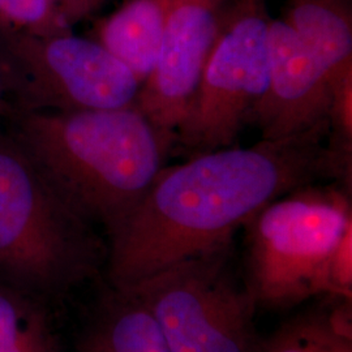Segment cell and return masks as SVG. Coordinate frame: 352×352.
<instances>
[{
  "label": "cell",
  "instance_id": "obj_10",
  "mask_svg": "<svg viewBox=\"0 0 352 352\" xmlns=\"http://www.w3.org/2000/svg\"><path fill=\"white\" fill-rule=\"evenodd\" d=\"M76 352H170L149 309L128 289L104 296L76 344Z\"/></svg>",
  "mask_w": 352,
  "mask_h": 352
},
{
  "label": "cell",
  "instance_id": "obj_15",
  "mask_svg": "<svg viewBox=\"0 0 352 352\" xmlns=\"http://www.w3.org/2000/svg\"><path fill=\"white\" fill-rule=\"evenodd\" d=\"M0 352H59L42 311L25 327L0 340Z\"/></svg>",
  "mask_w": 352,
  "mask_h": 352
},
{
  "label": "cell",
  "instance_id": "obj_1",
  "mask_svg": "<svg viewBox=\"0 0 352 352\" xmlns=\"http://www.w3.org/2000/svg\"><path fill=\"white\" fill-rule=\"evenodd\" d=\"M329 122L289 139L223 148L164 168L110 235L109 277L126 289L171 265L232 244L264 206L330 179Z\"/></svg>",
  "mask_w": 352,
  "mask_h": 352
},
{
  "label": "cell",
  "instance_id": "obj_18",
  "mask_svg": "<svg viewBox=\"0 0 352 352\" xmlns=\"http://www.w3.org/2000/svg\"><path fill=\"white\" fill-rule=\"evenodd\" d=\"M7 94H10V84H8L7 71H6V65L3 60V52L0 47V111L6 106V96Z\"/></svg>",
  "mask_w": 352,
  "mask_h": 352
},
{
  "label": "cell",
  "instance_id": "obj_14",
  "mask_svg": "<svg viewBox=\"0 0 352 352\" xmlns=\"http://www.w3.org/2000/svg\"><path fill=\"white\" fill-rule=\"evenodd\" d=\"M71 32L58 0H0V34L49 37Z\"/></svg>",
  "mask_w": 352,
  "mask_h": 352
},
{
  "label": "cell",
  "instance_id": "obj_3",
  "mask_svg": "<svg viewBox=\"0 0 352 352\" xmlns=\"http://www.w3.org/2000/svg\"><path fill=\"white\" fill-rule=\"evenodd\" d=\"M93 225L64 200L12 136H0V279L56 295L94 269Z\"/></svg>",
  "mask_w": 352,
  "mask_h": 352
},
{
  "label": "cell",
  "instance_id": "obj_16",
  "mask_svg": "<svg viewBox=\"0 0 352 352\" xmlns=\"http://www.w3.org/2000/svg\"><path fill=\"white\" fill-rule=\"evenodd\" d=\"M325 294L340 300L352 298V227L343 235L327 267Z\"/></svg>",
  "mask_w": 352,
  "mask_h": 352
},
{
  "label": "cell",
  "instance_id": "obj_4",
  "mask_svg": "<svg viewBox=\"0 0 352 352\" xmlns=\"http://www.w3.org/2000/svg\"><path fill=\"white\" fill-rule=\"evenodd\" d=\"M248 227L247 289L266 308L325 294L327 267L352 227L350 190L307 184L267 204Z\"/></svg>",
  "mask_w": 352,
  "mask_h": 352
},
{
  "label": "cell",
  "instance_id": "obj_8",
  "mask_svg": "<svg viewBox=\"0 0 352 352\" xmlns=\"http://www.w3.org/2000/svg\"><path fill=\"white\" fill-rule=\"evenodd\" d=\"M235 0H166L158 62L135 106L164 131L175 132L205 62Z\"/></svg>",
  "mask_w": 352,
  "mask_h": 352
},
{
  "label": "cell",
  "instance_id": "obj_9",
  "mask_svg": "<svg viewBox=\"0 0 352 352\" xmlns=\"http://www.w3.org/2000/svg\"><path fill=\"white\" fill-rule=\"evenodd\" d=\"M330 76L302 39L280 20L269 24L264 93L248 116L261 140L289 139L327 122Z\"/></svg>",
  "mask_w": 352,
  "mask_h": 352
},
{
  "label": "cell",
  "instance_id": "obj_12",
  "mask_svg": "<svg viewBox=\"0 0 352 352\" xmlns=\"http://www.w3.org/2000/svg\"><path fill=\"white\" fill-rule=\"evenodd\" d=\"M282 20L324 65L329 76L351 65L350 0H287Z\"/></svg>",
  "mask_w": 352,
  "mask_h": 352
},
{
  "label": "cell",
  "instance_id": "obj_2",
  "mask_svg": "<svg viewBox=\"0 0 352 352\" xmlns=\"http://www.w3.org/2000/svg\"><path fill=\"white\" fill-rule=\"evenodd\" d=\"M14 141L77 213L113 235L175 151V132L133 104L103 111L17 110Z\"/></svg>",
  "mask_w": 352,
  "mask_h": 352
},
{
  "label": "cell",
  "instance_id": "obj_5",
  "mask_svg": "<svg viewBox=\"0 0 352 352\" xmlns=\"http://www.w3.org/2000/svg\"><path fill=\"white\" fill-rule=\"evenodd\" d=\"M231 245L171 265L126 289L149 309L170 352H261L253 322L256 302L232 274Z\"/></svg>",
  "mask_w": 352,
  "mask_h": 352
},
{
  "label": "cell",
  "instance_id": "obj_11",
  "mask_svg": "<svg viewBox=\"0 0 352 352\" xmlns=\"http://www.w3.org/2000/svg\"><path fill=\"white\" fill-rule=\"evenodd\" d=\"M166 0H126L97 26L102 46L144 84L158 62Z\"/></svg>",
  "mask_w": 352,
  "mask_h": 352
},
{
  "label": "cell",
  "instance_id": "obj_6",
  "mask_svg": "<svg viewBox=\"0 0 352 352\" xmlns=\"http://www.w3.org/2000/svg\"><path fill=\"white\" fill-rule=\"evenodd\" d=\"M270 17L265 0H235L175 131V149L197 155L230 148L264 93Z\"/></svg>",
  "mask_w": 352,
  "mask_h": 352
},
{
  "label": "cell",
  "instance_id": "obj_17",
  "mask_svg": "<svg viewBox=\"0 0 352 352\" xmlns=\"http://www.w3.org/2000/svg\"><path fill=\"white\" fill-rule=\"evenodd\" d=\"M67 21L74 26L101 10L104 0H58Z\"/></svg>",
  "mask_w": 352,
  "mask_h": 352
},
{
  "label": "cell",
  "instance_id": "obj_13",
  "mask_svg": "<svg viewBox=\"0 0 352 352\" xmlns=\"http://www.w3.org/2000/svg\"><path fill=\"white\" fill-rule=\"evenodd\" d=\"M350 304L295 317L263 342L261 352H352Z\"/></svg>",
  "mask_w": 352,
  "mask_h": 352
},
{
  "label": "cell",
  "instance_id": "obj_7",
  "mask_svg": "<svg viewBox=\"0 0 352 352\" xmlns=\"http://www.w3.org/2000/svg\"><path fill=\"white\" fill-rule=\"evenodd\" d=\"M0 47L19 110H119L133 106L142 87L98 41L74 32L0 34Z\"/></svg>",
  "mask_w": 352,
  "mask_h": 352
}]
</instances>
